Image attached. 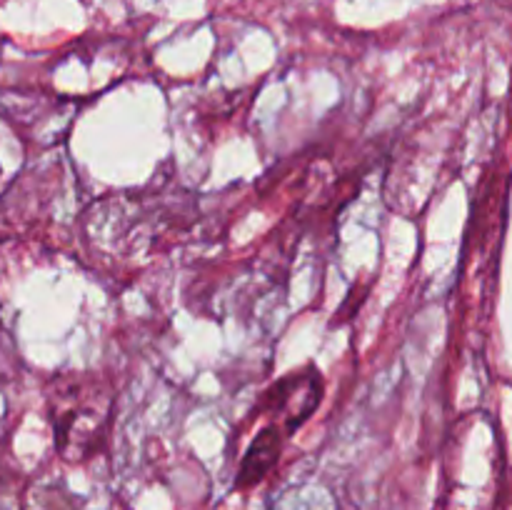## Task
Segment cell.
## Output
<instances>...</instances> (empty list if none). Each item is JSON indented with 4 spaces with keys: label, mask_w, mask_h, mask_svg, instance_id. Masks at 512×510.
Instances as JSON below:
<instances>
[{
    "label": "cell",
    "mask_w": 512,
    "mask_h": 510,
    "mask_svg": "<svg viewBox=\"0 0 512 510\" xmlns=\"http://www.w3.org/2000/svg\"><path fill=\"white\" fill-rule=\"evenodd\" d=\"M278 455H280V433L275 428H265L263 433L253 440L248 453H245L243 465H240V475H238L240 488H248V485L263 480L265 473L275 465Z\"/></svg>",
    "instance_id": "cell-1"
}]
</instances>
